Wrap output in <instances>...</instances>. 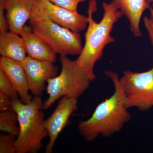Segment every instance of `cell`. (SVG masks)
Returning <instances> with one entry per match:
<instances>
[{"label": "cell", "mask_w": 153, "mask_h": 153, "mask_svg": "<svg viewBox=\"0 0 153 153\" xmlns=\"http://www.w3.org/2000/svg\"><path fill=\"white\" fill-rule=\"evenodd\" d=\"M0 92L12 100L19 99V94L4 72L0 69Z\"/></svg>", "instance_id": "16"}, {"label": "cell", "mask_w": 153, "mask_h": 153, "mask_svg": "<svg viewBox=\"0 0 153 153\" xmlns=\"http://www.w3.org/2000/svg\"><path fill=\"white\" fill-rule=\"evenodd\" d=\"M51 2L73 11H77V7L79 3L76 0H49Z\"/></svg>", "instance_id": "18"}, {"label": "cell", "mask_w": 153, "mask_h": 153, "mask_svg": "<svg viewBox=\"0 0 153 153\" xmlns=\"http://www.w3.org/2000/svg\"><path fill=\"white\" fill-rule=\"evenodd\" d=\"M12 100L8 96L0 92V111L7 110L12 108Z\"/></svg>", "instance_id": "20"}, {"label": "cell", "mask_w": 153, "mask_h": 153, "mask_svg": "<svg viewBox=\"0 0 153 153\" xmlns=\"http://www.w3.org/2000/svg\"><path fill=\"white\" fill-rule=\"evenodd\" d=\"M34 7L58 25L79 33L87 27L88 18L78 13L55 4L49 0H35Z\"/></svg>", "instance_id": "8"}, {"label": "cell", "mask_w": 153, "mask_h": 153, "mask_svg": "<svg viewBox=\"0 0 153 153\" xmlns=\"http://www.w3.org/2000/svg\"><path fill=\"white\" fill-rule=\"evenodd\" d=\"M29 21L34 33L56 54L68 56L81 53L83 46L79 33L52 22L34 6Z\"/></svg>", "instance_id": "4"}, {"label": "cell", "mask_w": 153, "mask_h": 153, "mask_svg": "<svg viewBox=\"0 0 153 153\" xmlns=\"http://www.w3.org/2000/svg\"><path fill=\"white\" fill-rule=\"evenodd\" d=\"M35 0H0L6 14L10 31L20 35L29 21Z\"/></svg>", "instance_id": "10"}, {"label": "cell", "mask_w": 153, "mask_h": 153, "mask_svg": "<svg viewBox=\"0 0 153 153\" xmlns=\"http://www.w3.org/2000/svg\"><path fill=\"white\" fill-rule=\"evenodd\" d=\"M77 99L63 97L60 99L52 114L44 121V126L48 133L49 141L45 152L51 153L57 137L70 123V117L77 109Z\"/></svg>", "instance_id": "7"}, {"label": "cell", "mask_w": 153, "mask_h": 153, "mask_svg": "<svg viewBox=\"0 0 153 153\" xmlns=\"http://www.w3.org/2000/svg\"><path fill=\"white\" fill-rule=\"evenodd\" d=\"M21 63L27 75L30 91L35 96L41 97L45 90V82L57 75L58 67L52 62L28 56Z\"/></svg>", "instance_id": "9"}, {"label": "cell", "mask_w": 153, "mask_h": 153, "mask_svg": "<svg viewBox=\"0 0 153 153\" xmlns=\"http://www.w3.org/2000/svg\"><path fill=\"white\" fill-rule=\"evenodd\" d=\"M60 74L47 80L46 89L49 97L43 103V109H48L63 97L78 99L90 86L91 80L77 67L75 60L65 55H60Z\"/></svg>", "instance_id": "5"}, {"label": "cell", "mask_w": 153, "mask_h": 153, "mask_svg": "<svg viewBox=\"0 0 153 153\" xmlns=\"http://www.w3.org/2000/svg\"><path fill=\"white\" fill-rule=\"evenodd\" d=\"M104 73L112 81L114 92L98 105L90 118L81 121L78 125L79 134L89 142L100 136L108 138L120 131L131 118L118 74L112 71Z\"/></svg>", "instance_id": "1"}, {"label": "cell", "mask_w": 153, "mask_h": 153, "mask_svg": "<svg viewBox=\"0 0 153 153\" xmlns=\"http://www.w3.org/2000/svg\"><path fill=\"white\" fill-rule=\"evenodd\" d=\"M149 10L150 14V18L153 21V6H152Z\"/></svg>", "instance_id": "22"}, {"label": "cell", "mask_w": 153, "mask_h": 153, "mask_svg": "<svg viewBox=\"0 0 153 153\" xmlns=\"http://www.w3.org/2000/svg\"><path fill=\"white\" fill-rule=\"evenodd\" d=\"M128 109L137 108L143 112L153 107V67L147 71H124L120 78Z\"/></svg>", "instance_id": "6"}, {"label": "cell", "mask_w": 153, "mask_h": 153, "mask_svg": "<svg viewBox=\"0 0 153 153\" xmlns=\"http://www.w3.org/2000/svg\"><path fill=\"white\" fill-rule=\"evenodd\" d=\"M0 55L1 57L23 62L27 55L21 36L10 31L0 33Z\"/></svg>", "instance_id": "14"}, {"label": "cell", "mask_w": 153, "mask_h": 153, "mask_svg": "<svg viewBox=\"0 0 153 153\" xmlns=\"http://www.w3.org/2000/svg\"><path fill=\"white\" fill-rule=\"evenodd\" d=\"M118 7L130 24L131 32L136 37L142 36L140 30L141 19L144 11L150 8L153 0H114Z\"/></svg>", "instance_id": "13"}, {"label": "cell", "mask_w": 153, "mask_h": 153, "mask_svg": "<svg viewBox=\"0 0 153 153\" xmlns=\"http://www.w3.org/2000/svg\"><path fill=\"white\" fill-rule=\"evenodd\" d=\"M43 103L41 96H37L29 103L19 99L12 100V108L18 115L19 123L17 153H37L42 147L43 140L48 136L44 126Z\"/></svg>", "instance_id": "3"}, {"label": "cell", "mask_w": 153, "mask_h": 153, "mask_svg": "<svg viewBox=\"0 0 153 153\" xmlns=\"http://www.w3.org/2000/svg\"><path fill=\"white\" fill-rule=\"evenodd\" d=\"M24 40L27 55L37 60L54 63L56 54L33 32L31 26L25 25L20 34Z\"/></svg>", "instance_id": "12"}, {"label": "cell", "mask_w": 153, "mask_h": 153, "mask_svg": "<svg viewBox=\"0 0 153 153\" xmlns=\"http://www.w3.org/2000/svg\"><path fill=\"white\" fill-rule=\"evenodd\" d=\"M144 24L148 33L149 38L153 47V21L150 18L148 17H144Z\"/></svg>", "instance_id": "21"}, {"label": "cell", "mask_w": 153, "mask_h": 153, "mask_svg": "<svg viewBox=\"0 0 153 153\" xmlns=\"http://www.w3.org/2000/svg\"><path fill=\"white\" fill-rule=\"evenodd\" d=\"M16 137L11 134H1L0 153H17Z\"/></svg>", "instance_id": "17"}, {"label": "cell", "mask_w": 153, "mask_h": 153, "mask_svg": "<svg viewBox=\"0 0 153 153\" xmlns=\"http://www.w3.org/2000/svg\"><path fill=\"white\" fill-rule=\"evenodd\" d=\"M0 69L10 80L21 100L25 103H30L33 97L29 94L27 78L22 63L10 58L1 57Z\"/></svg>", "instance_id": "11"}, {"label": "cell", "mask_w": 153, "mask_h": 153, "mask_svg": "<svg viewBox=\"0 0 153 153\" xmlns=\"http://www.w3.org/2000/svg\"><path fill=\"white\" fill-rule=\"evenodd\" d=\"M76 1H79V2H80L84 1H86V0H76Z\"/></svg>", "instance_id": "23"}, {"label": "cell", "mask_w": 153, "mask_h": 153, "mask_svg": "<svg viewBox=\"0 0 153 153\" xmlns=\"http://www.w3.org/2000/svg\"><path fill=\"white\" fill-rule=\"evenodd\" d=\"M103 16L99 22L93 19L97 11L95 0H90L88 9V23L85 33V44L82 51L75 60L77 67L87 74L91 81L95 79L94 71L96 62L103 56V50L108 44L115 42L111 36L114 26L123 16L114 0L102 4Z\"/></svg>", "instance_id": "2"}, {"label": "cell", "mask_w": 153, "mask_h": 153, "mask_svg": "<svg viewBox=\"0 0 153 153\" xmlns=\"http://www.w3.org/2000/svg\"><path fill=\"white\" fill-rule=\"evenodd\" d=\"M5 13L2 5L0 4V33L8 32L9 29L8 23Z\"/></svg>", "instance_id": "19"}, {"label": "cell", "mask_w": 153, "mask_h": 153, "mask_svg": "<svg viewBox=\"0 0 153 153\" xmlns=\"http://www.w3.org/2000/svg\"><path fill=\"white\" fill-rule=\"evenodd\" d=\"M18 115L12 108L0 113V130L18 136L19 127L17 126Z\"/></svg>", "instance_id": "15"}]
</instances>
